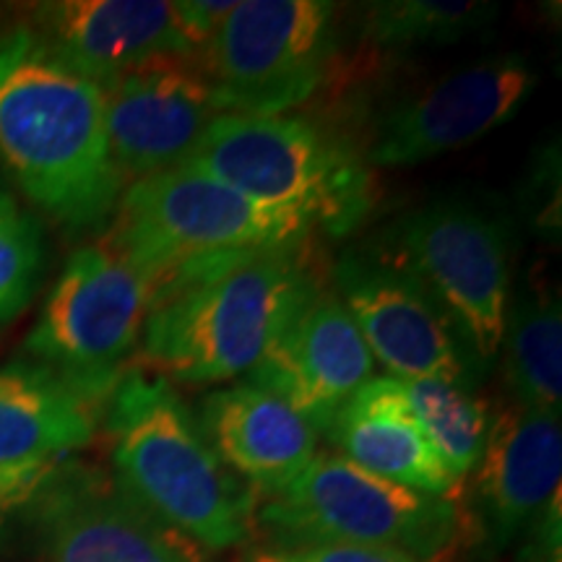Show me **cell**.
Masks as SVG:
<instances>
[{
    "mask_svg": "<svg viewBox=\"0 0 562 562\" xmlns=\"http://www.w3.org/2000/svg\"><path fill=\"white\" fill-rule=\"evenodd\" d=\"M0 161L70 232L100 227L125 191L108 140V94L30 24L0 26Z\"/></svg>",
    "mask_w": 562,
    "mask_h": 562,
    "instance_id": "cell-1",
    "label": "cell"
},
{
    "mask_svg": "<svg viewBox=\"0 0 562 562\" xmlns=\"http://www.w3.org/2000/svg\"><path fill=\"white\" fill-rule=\"evenodd\" d=\"M321 290L305 248L195 263L151 292L144 362L170 383H224L263 360Z\"/></svg>",
    "mask_w": 562,
    "mask_h": 562,
    "instance_id": "cell-2",
    "label": "cell"
},
{
    "mask_svg": "<svg viewBox=\"0 0 562 562\" xmlns=\"http://www.w3.org/2000/svg\"><path fill=\"white\" fill-rule=\"evenodd\" d=\"M115 482L203 550L243 544L252 495L224 467L170 381L131 368L108 398Z\"/></svg>",
    "mask_w": 562,
    "mask_h": 562,
    "instance_id": "cell-3",
    "label": "cell"
},
{
    "mask_svg": "<svg viewBox=\"0 0 562 562\" xmlns=\"http://www.w3.org/2000/svg\"><path fill=\"white\" fill-rule=\"evenodd\" d=\"M313 229L292 211L180 165L128 182L102 240L154 292L188 266L214 258L305 248Z\"/></svg>",
    "mask_w": 562,
    "mask_h": 562,
    "instance_id": "cell-4",
    "label": "cell"
},
{
    "mask_svg": "<svg viewBox=\"0 0 562 562\" xmlns=\"http://www.w3.org/2000/svg\"><path fill=\"white\" fill-rule=\"evenodd\" d=\"M186 167L292 211L331 237L355 232L375 206L364 157L292 115L222 112Z\"/></svg>",
    "mask_w": 562,
    "mask_h": 562,
    "instance_id": "cell-5",
    "label": "cell"
},
{
    "mask_svg": "<svg viewBox=\"0 0 562 562\" xmlns=\"http://www.w3.org/2000/svg\"><path fill=\"white\" fill-rule=\"evenodd\" d=\"M151 305L149 281L108 243L68 256L26 351L91 404L108 402L128 372Z\"/></svg>",
    "mask_w": 562,
    "mask_h": 562,
    "instance_id": "cell-6",
    "label": "cell"
},
{
    "mask_svg": "<svg viewBox=\"0 0 562 562\" xmlns=\"http://www.w3.org/2000/svg\"><path fill=\"white\" fill-rule=\"evenodd\" d=\"M281 542H351L389 547L417 562L438 560L459 533L451 497L402 487L344 456L318 453L261 508Z\"/></svg>",
    "mask_w": 562,
    "mask_h": 562,
    "instance_id": "cell-7",
    "label": "cell"
},
{
    "mask_svg": "<svg viewBox=\"0 0 562 562\" xmlns=\"http://www.w3.org/2000/svg\"><path fill=\"white\" fill-rule=\"evenodd\" d=\"M334 50V3L240 0L201 50V66L222 112L284 115L321 89Z\"/></svg>",
    "mask_w": 562,
    "mask_h": 562,
    "instance_id": "cell-8",
    "label": "cell"
},
{
    "mask_svg": "<svg viewBox=\"0 0 562 562\" xmlns=\"http://www.w3.org/2000/svg\"><path fill=\"white\" fill-rule=\"evenodd\" d=\"M389 256L430 292L476 362L497 357L510 305V240L472 201L442 199L398 222Z\"/></svg>",
    "mask_w": 562,
    "mask_h": 562,
    "instance_id": "cell-9",
    "label": "cell"
},
{
    "mask_svg": "<svg viewBox=\"0 0 562 562\" xmlns=\"http://www.w3.org/2000/svg\"><path fill=\"white\" fill-rule=\"evenodd\" d=\"M336 297L360 328L372 360L393 378L472 385L480 364L430 292L391 256L357 250L334 269Z\"/></svg>",
    "mask_w": 562,
    "mask_h": 562,
    "instance_id": "cell-10",
    "label": "cell"
},
{
    "mask_svg": "<svg viewBox=\"0 0 562 562\" xmlns=\"http://www.w3.org/2000/svg\"><path fill=\"white\" fill-rule=\"evenodd\" d=\"M537 81V70L518 55L487 58L446 74L378 117L364 161L409 167L474 144L513 121Z\"/></svg>",
    "mask_w": 562,
    "mask_h": 562,
    "instance_id": "cell-11",
    "label": "cell"
},
{
    "mask_svg": "<svg viewBox=\"0 0 562 562\" xmlns=\"http://www.w3.org/2000/svg\"><path fill=\"white\" fill-rule=\"evenodd\" d=\"M104 94L110 154L125 186L186 165L222 115L195 55H157L121 76Z\"/></svg>",
    "mask_w": 562,
    "mask_h": 562,
    "instance_id": "cell-12",
    "label": "cell"
},
{
    "mask_svg": "<svg viewBox=\"0 0 562 562\" xmlns=\"http://www.w3.org/2000/svg\"><path fill=\"white\" fill-rule=\"evenodd\" d=\"M372 368L375 360L344 302L321 286L245 381L277 393L315 430L328 432Z\"/></svg>",
    "mask_w": 562,
    "mask_h": 562,
    "instance_id": "cell-13",
    "label": "cell"
},
{
    "mask_svg": "<svg viewBox=\"0 0 562 562\" xmlns=\"http://www.w3.org/2000/svg\"><path fill=\"white\" fill-rule=\"evenodd\" d=\"M42 562H206V550L117 482L81 480L42 508Z\"/></svg>",
    "mask_w": 562,
    "mask_h": 562,
    "instance_id": "cell-14",
    "label": "cell"
},
{
    "mask_svg": "<svg viewBox=\"0 0 562 562\" xmlns=\"http://www.w3.org/2000/svg\"><path fill=\"white\" fill-rule=\"evenodd\" d=\"M30 26L58 58L102 89L157 55H195L165 0H58L32 5Z\"/></svg>",
    "mask_w": 562,
    "mask_h": 562,
    "instance_id": "cell-15",
    "label": "cell"
},
{
    "mask_svg": "<svg viewBox=\"0 0 562 562\" xmlns=\"http://www.w3.org/2000/svg\"><path fill=\"white\" fill-rule=\"evenodd\" d=\"M201 430L229 472L252 487L284 490L318 456V430L277 393L240 381L203 398Z\"/></svg>",
    "mask_w": 562,
    "mask_h": 562,
    "instance_id": "cell-16",
    "label": "cell"
},
{
    "mask_svg": "<svg viewBox=\"0 0 562 562\" xmlns=\"http://www.w3.org/2000/svg\"><path fill=\"white\" fill-rule=\"evenodd\" d=\"M560 414L510 406L492 419L476 463V495L490 533L508 542L560 501Z\"/></svg>",
    "mask_w": 562,
    "mask_h": 562,
    "instance_id": "cell-17",
    "label": "cell"
},
{
    "mask_svg": "<svg viewBox=\"0 0 562 562\" xmlns=\"http://www.w3.org/2000/svg\"><path fill=\"white\" fill-rule=\"evenodd\" d=\"M97 404L37 364L0 368V476L47 480L94 438Z\"/></svg>",
    "mask_w": 562,
    "mask_h": 562,
    "instance_id": "cell-18",
    "label": "cell"
},
{
    "mask_svg": "<svg viewBox=\"0 0 562 562\" xmlns=\"http://www.w3.org/2000/svg\"><path fill=\"white\" fill-rule=\"evenodd\" d=\"M328 435L344 459L381 480L440 497L459 487L414 422L398 378H370L360 385L336 414Z\"/></svg>",
    "mask_w": 562,
    "mask_h": 562,
    "instance_id": "cell-19",
    "label": "cell"
},
{
    "mask_svg": "<svg viewBox=\"0 0 562 562\" xmlns=\"http://www.w3.org/2000/svg\"><path fill=\"white\" fill-rule=\"evenodd\" d=\"M501 349L516 402L560 414L562 404V315L550 290L526 286L508 305Z\"/></svg>",
    "mask_w": 562,
    "mask_h": 562,
    "instance_id": "cell-20",
    "label": "cell"
},
{
    "mask_svg": "<svg viewBox=\"0 0 562 562\" xmlns=\"http://www.w3.org/2000/svg\"><path fill=\"white\" fill-rule=\"evenodd\" d=\"M404 402L425 440L456 482L472 474L487 442L490 406L472 385L440 378H398Z\"/></svg>",
    "mask_w": 562,
    "mask_h": 562,
    "instance_id": "cell-21",
    "label": "cell"
},
{
    "mask_svg": "<svg viewBox=\"0 0 562 562\" xmlns=\"http://www.w3.org/2000/svg\"><path fill=\"white\" fill-rule=\"evenodd\" d=\"M497 5L476 0H383L364 11V34L383 47L451 45L495 19Z\"/></svg>",
    "mask_w": 562,
    "mask_h": 562,
    "instance_id": "cell-22",
    "label": "cell"
},
{
    "mask_svg": "<svg viewBox=\"0 0 562 562\" xmlns=\"http://www.w3.org/2000/svg\"><path fill=\"white\" fill-rule=\"evenodd\" d=\"M42 266L40 224L11 203L0 211V328L26 311L40 286Z\"/></svg>",
    "mask_w": 562,
    "mask_h": 562,
    "instance_id": "cell-23",
    "label": "cell"
},
{
    "mask_svg": "<svg viewBox=\"0 0 562 562\" xmlns=\"http://www.w3.org/2000/svg\"><path fill=\"white\" fill-rule=\"evenodd\" d=\"M250 562H417L389 547L351 542H279L252 552Z\"/></svg>",
    "mask_w": 562,
    "mask_h": 562,
    "instance_id": "cell-24",
    "label": "cell"
},
{
    "mask_svg": "<svg viewBox=\"0 0 562 562\" xmlns=\"http://www.w3.org/2000/svg\"><path fill=\"white\" fill-rule=\"evenodd\" d=\"M235 3L237 0H180V3H175L180 30L195 47V53L206 47V42L214 37V32L220 30L227 13L235 9Z\"/></svg>",
    "mask_w": 562,
    "mask_h": 562,
    "instance_id": "cell-25",
    "label": "cell"
},
{
    "mask_svg": "<svg viewBox=\"0 0 562 562\" xmlns=\"http://www.w3.org/2000/svg\"><path fill=\"white\" fill-rule=\"evenodd\" d=\"M47 480H32V476H0V529H3V518L19 503L30 501Z\"/></svg>",
    "mask_w": 562,
    "mask_h": 562,
    "instance_id": "cell-26",
    "label": "cell"
},
{
    "mask_svg": "<svg viewBox=\"0 0 562 562\" xmlns=\"http://www.w3.org/2000/svg\"><path fill=\"white\" fill-rule=\"evenodd\" d=\"M11 203H13V199H11V195H9V193H5V191H3V188H0V211H3L5 206H11Z\"/></svg>",
    "mask_w": 562,
    "mask_h": 562,
    "instance_id": "cell-27",
    "label": "cell"
}]
</instances>
